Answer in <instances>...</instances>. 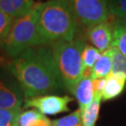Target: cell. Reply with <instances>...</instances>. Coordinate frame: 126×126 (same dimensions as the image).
Wrapping results in <instances>:
<instances>
[{"label":"cell","instance_id":"cell-1","mask_svg":"<svg viewBox=\"0 0 126 126\" xmlns=\"http://www.w3.org/2000/svg\"><path fill=\"white\" fill-rule=\"evenodd\" d=\"M7 69L18 80L25 99L64 89L52 49L44 45L26 49L8 63Z\"/></svg>","mask_w":126,"mask_h":126},{"label":"cell","instance_id":"cell-2","mask_svg":"<svg viewBox=\"0 0 126 126\" xmlns=\"http://www.w3.org/2000/svg\"><path fill=\"white\" fill-rule=\"evenodd\" d=\"M78 21L68 0H49L41 3L38 18L40 45L75 39Z\"/></svg>","mask_w":126,"mask_h":126},{"label":"cell","instance_id":"cell-3","mask_svg":"<svg viewBox=\"0 0 126 126\" xmlns=\"http://www.w3.org/2000/svg\"><path fill=\"white\" fill-rule=\"evenodd\" d=\"M84 45L80 38L72 41L59 40L52 45V56L63 86L72 94L84 77L81 55Z\"/></svg>","mask_w":126,"mask_h":126},{"label":"cell","instance_id":"cell-4","mask_svg":"<svg viewBox=\"0 0 126 126\" xmlns=\"http://www.w3.org/2000/svg\"><path fill=\"white\" fill-rule=\"evenodd\" d=\"M41 2H37L26 14L14 18L2 47L9 57L15 58L30 47L40 46L38 18Z\"/></svg>","mask_w":126,"mask_h":126},{"label":"cell","instance_id":"cell-5","mask_svg":"<svg viewBox=\"0 0 126 126\" xmlns=\"http://www.w3.org/2000/svg\"><path fill=\"white\" fill-rule=\"evenodd\" d=\"M73 7L78 21L90 27L106 21L110 17L107 0H68Z\"/></svg>","mask_w":126,"mask_h":126},{"label":"cell","instance_id":"cell-6","mask_svg":"<svg viewBox=\"0 0 126 126\" xmlns=\"http://www.w3.org/2000/svg\"><path fill=\"white\" fill-rule=\"evenodd\" d=\"M25 97L22 89L13 75L0 74V109L21 108Z\"/></svg>","mask_w":126,"mask_h":126},{"label":"cell","instance_id":"cell-7","mask_svg":"<svg viewBox=\"0 0 126 126\" xmlns=\"http://www.w3.org/2000/svg\"><path fill=\"white\" fill-rule=\"evenodd\" d=\"M74 100L69 96L43 95L25 99L24 108L34 107L43 115H57L59 113L69 111L70 102Z\"/></svg>","mask_w":126,"mask_h":126},{"label":"cell","instance_id":"cell-8","mask_svg":"<svg viewBox=\"0 0 126 126\" xmlns=\"http://www.w3.org/2000/svg\"><path fill=\"white\" fill-rule=\"evenodd\" d=\"M113 28L114 26H111L108 20L90 27L87 33L88 39L94 47L102 53L111 47Z\"/></svg>","mask_w":126,"mask_h":126},{"label":"cell","instance_id":"cell-9","mask_svg":"<svg viewBox=\"0 0 126 126\" xmlns=\"http://www.w3.org/2000/svg\"><path fill=\"white\" fill-rule=\"evenodd\" d=\"M73 94L78 101L80 111L84 110V108L93 102L94 97L93 79L89 76L83 77L77 84Z\"/></svg>","mask_w":126,"mask_h":126},{"label":"cell","instance_id":"cell-10","mask_svg":"<svg viewBox=\"0 0 126 126\" xmlns=\"http://www.w3.org/2000/svg\"><path fill=\"white\" fill-rule=\"evenodd\" d=\"M34 4L33 0H0V10L14 19L26 14Z\"/></svg>","mask_w":126,"mask_h":126},{"label":"cell","instance_id":"cell-11","mask_svg":"<svg viewBox=\"0 0 126 126\" xmlns=\"http://www.w3.org/2000/svg\"><path fill=\"white\" fill-rule=\"evenodd\" d=\"M106 79L107 83L102 93V99L104 101L112 99L119 96L124 90L126 82V77L120 74L110 73Z\"/></svg>","mask_w":126,"mask_h":126},{"label":"cell","instance_id":"cell-12","mask_svg":"<svg viewBox=\"0 0 126 126\" xmlns=\"http://www.w3.org/2000/svg\"><path fill=\"white\" fill-rule=\"evenodd\" d=\"M111 49L109 48L102 52L100 58L96 62L95 65L91 70L90 78L92 79L106 78L111 71Z\"/></svg>","mask_w":126,"mask_h":126},{"label":"cell","instance_id":"cell-13","mask_svg":"<svg viewBox=\"0 0 126 126\" xmlns=\"http://www.w3.org/2000/svg\"><path fill=\"white\" fill-rule=\"evenodd\" d=\"M102 94H94L93 102L81 111V119L83 126H95L99 113Z\"/></svg>","mask_w":126,"mask_h":126},{"label":"cell","instance_id":"cell-14","mask_svg":"<svg viewBox=\"0 0 126 126\" xmlns=\"http://www.w3.org/2000/svg\"><path fill=\"white\" fill-rule=\"evenodd\" d=\"M102 52L94 46L85 44L83 49L81 58L83 69H84V77H90L91 70L95 65L96 62L100 58Z\"/></svg>","mask_w":126,"mask_h":126},{"label":"cell","instance_id":"cell-15","mask_svg":"<svg viewBox=\"0 0 126 126\" xmlns=\"http://www.w3.org/2000/svg\"><path fill=\"white\" fill-rule=\"evenodd\" d=\"M111 47L117 48L126 57V20L118 19L115 23Z\"/></svg>","mask_w":126,"mask_h":126},{"label":"cell","instance_id":"cell-16","mask_svg":"<svg viewBox=\"0 0 126 126\" xmlns=\"http://www.w3.org/2000/svg\"><path fill=\"white\" fill-rule=\"evenodd\" d=\"M110 49H111L112 60V66L110 73L123 75L126 77V57L114 47H111Z\"/></svg>","mask_w":126,"mask_h":126},{"label":"cell","instance_id":"cell-17","mask_svg":"<svg viewBox=\"0 0 126 126\" xmlns=\"http://www.w3.org/2000/svg\"><path fill=\"white\" fill-rule=\"evenodd\" d=\"M41 112L36 109L28 110L26 111H21L16 118V124L17 126H30L37 120L44 117Z\"/></svg>","mask_w":126,"mask_h":126},{"label":"cell","instance_id":"cell-18","mask_svg":"<svg viewBox=\"0 0 126 126\" xmlns=\"http://www.w3.org/2000/svg\"><path fill=\"white\" fill-rule=\"evenodd\" d=\"M52 125L55 126H83L81 111L78 109L70 115L53 120Z\"/></svg>","mask_w":126,"mask_h":126},{"label":"cell","instance_id":"cell-19","mask_svg":"<svg viewBox=\"0 0 126 126\" xmlns=\"http://www.w3.org/2000/svg\"><path fill=\"white\" fill-rule=\"evenodd\" d=\"M21 112L19 109H0V126H12L16 121V118Z\"/></svg>","mask_w":126,"mask_h":126},{"label":"cell","instance_id":"cell-20","mask_svg":"<svg viewBox=\"0 0 126 126\" xmlns=\"http://www.w3.org/2000/svg\"><path fill=\"white\" fill-rule=\"evenodd\" d=\"M109 10L110 13L118 19L126 20V0H111Z\"/></svg>","mask_w":126,"mask_h":126},{"label":"cell","instance_id":"cell-21","mask_svg":"<svg viewBox=\"0 0 126 126\" xmlns=\"http://www.w3.org/2000/svg\"><path fill=\"white\" fill-rule=\"evenodd\" d=\"M12 21H13L12 17L0 10V41L1 42L8 33Z\"/></svg>","mask_w":126,"mask_h":126},{"label":"cell","instance_id":"cell-22","mask_svg":"<svg viewBox=\"0 0 126 126\" xmlns=\"http://www.w3.org/2000/svg\"><path fill=\"white\" fill-rule=\"evenodd\" d=\"M107 79L106 78H101V79H93V86H94V94H102L104 90Z\"/></svg>","mask_w":126,"mask_h":126},{"label":"cell","instance_id":"cell-23","mask_svg":"<svg viewBox=\"0 0 126 126\" xmlns=\"http://www.w3.org/2000/svg\"><path fill=\"white\" fill-rule=\"evenodd\" d=\"M52 122L51 120H49L48 118L46 116L41 118L39 120H37L36 121H34L33 124H31L30 126H52Z\"/></svg>","mask_w":126,"mask_h":126},{"label":"cell","instance_id":"cell-24","mask_svg":"<svg viewBox=\"0 0 126 126\" xmlns=\"http://www.w3.org/2000/svg\"><path fill=\"white\" fill-rule=\"evenodd\" d=\"M12 126H17V125H16V123H15V124H14L13 125H12Z\"/></svg>","mask_w":126,"mask_h":126},{"label":"cell","instance_id":"cell-25","mask_svg":"<svg viewBox=\"0 0 126 126\" xmlns=\"http://www.w3.org/2000/svg\"><path fill=\"white\" fill-rule=\"evenodd\" d=\"M52 126H55V125H52Z\"/></svg>","mask_w":126,"mask_h":126}]
</instances>
